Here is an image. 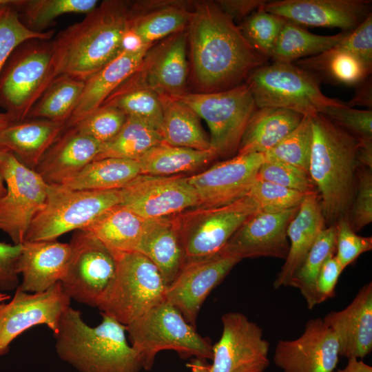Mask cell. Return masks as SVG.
<instances>
[{
  "label": "cell",
  "instance_id": "c3c4849f",
  "mask_svg": "<svg viewBox=\"0 0 372 372\" xmlns=\"http://www.w3.org/2000/svg\"><path fill=\"white\" fill-rule=\"evenodd\" d=\"M257 178L304 194L317 191L309 175L291 165L265 156Z\"/></svg>",
  "mask_w": 372,
  "mask_h": 372
},
{
  "label": "cell",
  "instance_id": "5b68a950",
  "mask_svg": "<svg viewBox=\"0 0 372 372\" xmlns=\"http://www.w3.org/2000/svg\"><path fill=\"white\" fill-rule=\"evenodd\" d=\"M126 329L145 371L152 369L156 355L163 350L174 351L181 359L212 358L209 338L202 337L166 300L126 325Z\"/></svg>",
  "mask_w": 372,
  "mask_h": 372
},
{
  "label": "cell",
  "instance_id": "3957f363",
  "mask_svg": "<svg viewBox=\"0 0 372 372\" xmlns=\"http://www.w3.org/2000/svg\"><path fill=\"white\" fill-rule=\"evenodd\" d=\"M309 176L320 197L326 226L347 217L355 197L358 138L322 114L311 116Z\"/></svg>",
  "mask_w": 372,
  "mask_h": 372
},
{
  "label": "cell",
  "instance_id": "9a60e30c",
  "mask_svg": "<svg viewBox=\"0 0 372 372\" xmlns=\"http://www.w3.org/2000/svg\"><path fill=\"white\" fill-rule=\"evenodd\" d=\"M223 331L212 345L209 372H264L269 364L268 341L262 329L243 313L221 317Z\"/></svg>",
  "mask_w": 372,
  "mask_h": 372
},
{
  "label": "cell",
  "instance_id": "b9f144b4",
  "mask_svg": "<svg viewBox=\"0 0 372 372\" xmlns=\"http://www.w3.org/2000/svg\"><path fill=\"white\" fill-rule=\"evenodd\" d=\"M98 4L96 0H16L14 6L22 14L25 25L34 31L43 32L61 15L86 14Z\"/></svg>",
  "mask_w": 372,
  "mask_h": 372
},
{
  "label": "cell",
  "instance_id": "44dd1931",
  "mask_svg": "<svg viewBox=\"0 0 372 372\" xmlns=\"http://www.w3.org/2000/svg\"><path fill=\"white\" fill-rule=\"evenodd\" d=\"M339 358L335 335L318 318L307 321L298 338L279 340L273 360L282 372H333Z\"/></svg>",
  "mask_w": 372,
  "mask_h": 372
},
{
  "label": "cell",
  "instance_id": "ac0fdd59",
  "mask_svg": "<svg viewBox=\"0 0 372 372\" xmlns=\"http://www.w3.org/2000/svg\"><path fill=\"white\" fill-rule=\"evenodd\" d=\"M298 207L276 212H254L219 252L240 260L260 257L285 260L289 250L287 230Z\"/></svg>",
  "mask_w": 372,
  "mask_h": 372
},
{
  "label": "cell",
  "instance_id": "d590c367",
  "mask_svg": "<svg viewBox=\"0 0 372 372\" xmlns=\"http://www.w3.org/2000/svg\"><path fill=\"white\" fill-rule=\"evenodd\" d=\"M140 174L138 161L105 158L92 161L61 185L74 190L120 189Z\"/></svg>",
  "mask_w": 372,
  "mask_h": 372
},
{
  "label": "cell",
  "instance_id": "db71d44e",
  "mask_svg": "<svg viewBox=\"0 0 372 372\" xmlns=\"http://www.w3.org/2000/svg\"><path fill=\"white\" fill-rule=\"evenodd\" d=\"M22 244H8L0 242V291L16 289L19 285L17 264Z\"/></svg>",
  "mask_w": 372,
  "mask_h": 372
},
{
  "label": "cell",
  "instance_id": "52a82bcc",
  "mask_svg": "<svg viewBox=\"0 0 372 372\" xmlns=\"http://www.w3.org/2000/svg\"><path fill=\"white\" fill-rule=\"evenodd\" d=\"M115 257L114 278L97 308L126 326L165 301L166 286L156 265L141 253Z\"/></svg>",
  "mask_w": 372,
  "mask_h": 372
},
{
  "label": "cell",
  "instance_id": "6125c7cd",
  "mask_svg": "<svg viewBox=\"0 0 372 372\" xmlns=\"http://www.w3.org/2000/svg\"><path fill=\"white\" fill-rule=\"evenodd\" d=\"M190 368V372H209V364L207 360L192 358L188 364Z\"/></svg>",
  "mask_w": 372,
  "mask_h": 372
},
{
  "label": "cell",
  "instance_id": "11a10c76",
  "mask_svg": "<svg viewBox=\"0 0 372 372\" xmlns=\"http://www.w3.org/2000/svg\"><path fill=\"white\" fill-rule=\"evenodd\" d=\"M343 270L335 256L329 258L324 262L314 285L316 305L335 296V287Z\"/></svg>",
  "mask_w": 372,
  "mask_h": 372
},
{
  "label": "cell",
  "instance_id": "be15d7a7",
  "mask_svg": "<svg viewBox=\"0 0 372 372\" xmlns=\"http://www.w3.org/2000/svg\"><path fill=\"white\" fill-rule=\"evenodd\" d=\"M8 151L6 149H0V198L4 196L6 192V185L1 174V165L5 154Z\"/></svg>",
  "mask_w": 372,
  "mask_h": 372
},
{
  "label": "cell",
  "instance_id": "8d00e7d4",
  "mask_svg": "<svg viewBox=\"0 0 372 372\" xmlns=\"http://www.w3.org/2000/svg\"><path fill=\"white\" fill-rule=\"evenodd\" d=\"M349 32L324 36L313 34L287 21L269 55L273 62L293 63L322 53L338 44Z\"/></svg>",
  "mask_w": 372,
  "mask_h": 372
},
{
  "label": "cell",
  "instance_id": "ba28073f",
  "mask_svg": "<svg viewBox=\"0 0 372 372\" xmlns=\"http://www.w3.org/2000/svg\"><path fill=\"white\" fill-rule=\"evenodd\" d=\"M52 40L28 41L12 53L0 73V106L11 123L27 119L53 81Z\"/></svg>",
  "mask_w": 372,
  "mask_h": 372
},
{
  "label": "cell",
  "instance_id": "cb8c5ba5",
  "mask_svg": "<svg viewBox=\"0 0 372 372\" xmlns=\"http://www.w3.org/2000/svg\"><path fill=\"white\" fill-rule=\"evenodd\" d=\"M101 143L74 127L65 128L34 170L48 185H61L95 159Z\"/></svg>",
  "mask_w": 372,
  "mask_h": 372
},
{
  "label": "cell",
  "instance_id": "7c38bea8",
  "mask_svg": "<svg viewBox=\"0 0 372 372\" xmlns=\"http://www.w3.org/2000/svg\"><path fill=\"white\" fill-rule=\"evenodd\" d=\"M70 256L62 288L70 300L98 307L113 280L116 259L92 233L76 230L69 242Z\"/></svg>",
  "mask_w": 372,
  "mask_h": 372
},
{
  "label": "cell",
  "instance_id": "91938a15",
  "mask_svg": "<svg viewBox=\"0 0 372 372\" xmlns=\"http://www.w3.org/2000/svg\"><path fill=\"white\" fill-rule=\"evenodd\" d=\"M145 45H145L140 37L128 28L123 38V50L137 51Z\"/></svg>",
  "mask_w": 372,
  "mask_h": 372
},
{
  "label": "cell",
  "instance_id": "74e56055",
  "mask_svg": "<svg viewBox=\"0 0 372 372\" xmlns=\"http://www.w3.org/2000/svg\"><path fill=\"white\" fill-rule=\"evenodd\" d=\"M162 142L161 135L157 130L136 118L127 116L118 133L101 144L100 152L94 161L105 158L138 161Z\"/></svg>",
  "mask_w": 372,
  "mask_h": 372
},
{
  "label": "cell",
  "instance_id": "4fadbf2b",
  "mask_svg": "<svg viewBox=\"0 0 372 372\" xmlns=\"http://www.w3.org/2000/svg\"><path fill=\"white\" fill-rule=\"evenodd\" d=\"M1 174L6 192L0 198V230L8 235L13 244L20 245L45 205L48 184L10 151L1 163Z\"/></svg>",
  "mask_w": 372,
  "mask_h": 372
},
{
  "label": "cell",
  "instance_id": "83f0119b",
  "mask_svg": "<svg viewBox=\"0 0 372 372\" xmlns=\"http://www.w3.org/2000/svg\"><path fill=\"white\" fill-rule=\"evenodd\" d=\"M136 251L156 265L166 287L170 285L185 264L176 216L147 220Z\"/></svg>",
  "mask_w": 372,
  "mask_h": 372
},
{
  "label": "cell",
  "instance_id": "d4e9b609",
  "mask_svg": "<svg viewBox=\"0 0 372 372\" xmlns=\"http://www.w3.org/2000/svg\"><path fill=\"white\" fill-rule=\"evenodd\" d=\"M70 247L56 240L24 241L17 264L25 291H44L61 282L66 273Z\"/></svg>",
  "mask_w": 372,
  "mask_h": 372
},
{
  "label": "cell",
  "instance_id": "680465c9",
  "mask_svg": "<svg viewBox=\"0 0 372 372\" xmlns=\"http://www.w3.org/2000/svg\"><path fill=\"white\" fill-rule=\"evenodd\" d=\"M357 138L358 140L357 160L359 167L372 169V139Z\"/></svg>",
  "mask_w": 372,
  "mask_h": 372
},
{
  "label": "cell",
  "instance_id": "816d5d0a",
  "mask_svg": "<svg viewBox=\"0 0 372 372\" xmlns=\"http://www.w3.org/2000/svg\"><path fill=\"white\" fill-rule=\"evenodd\" d=\"M335 258L343 269L353 262L362 254L372 249V237L356 234L351 227L347 217H342L335 223Z\"/></svg>",
  "mask_w": 372,
  "mask_h": 372
},
{
  "label": "cell",
  "instance_id": "4316f807",
  "mask_svg": "<svg viewBox=\"0 0 372 372\" xmlns=\"http://www.w3.org/2000/svg\"><path fill=\"white\" fill-rule=\"evenodd\" d=\"M153 45L137 51L123 50L97 72L85 81L78 103L65 128L74 126L99 108L107 97L138 68Z\"/></svg>",
  "mask_w": 372,
  "mask_h": 372
},
{
  "label": "cell",
  "instance_id": "484cf974",
  "mask_svg": "<svg viewBox=\"0 0 372 372\" xmlns=\"http://www.w3.org/2000/svg\"><path fill=\"white\" fill-rule=\"evenodd\" d=\"M327 227L318 192L307 194L290 222L287 234L289 250L273 281L275 289L288 287L320 233Z\"/></svg>",
  "mask_w": 372,
  "mask_h": 372
},
{
  "label": "cell",
  "instance_id": "e575fe53",
  "mask_svg": "<svg viewBox=\"0 0 372 372\" xmlns=\"http://www.w3.org/2000/svg\"><path fill=\"white\" fill-rule=\"evenodd\" d=\"M216 158L218 156L213 149L198 150L162 142L138 161L141 174L171 176L197 171Z\"/></svg>",
  "mask_w": 372,
  "mask_h": 372
},
{
  "label": "cell",
  "instance_id": "277c9868",
  "mask_svg": "<svg viewBox=\"0 0 372 372\" xmlns=\"http://www.w3.org/2000/svg\"><path fill=\"white\" fill-rule=\"evenodd\" d=\"M101 322L92 327L81 313L69 307L53 333L56 353L79 372H139V355L128 344L126 326L101 313Z\"/></svg>",
  "mask_w": 372,
  "mask_h": 372
},
{
  "label": "cell",
  "instance_id": "ee69618b",
  "mask_svg": "<svg viewBox=\"0 0 372 372\" xmlns=\"http://www.w3.org/2000/svg\"><path fill=\"white\" fill-rule=\"evenodd\" d=\"M313 141L311 116H304L299 125L265 156L291 165L309 175V163Z\"/></svg>",
  "mask_w": 372,
  "mask_h": 372
},
{
  "label": "cell",
  "instance_id": "6f0895ef",
  "mask_svg": "<svg viewBox=\"0 0 372 372\" xmlns=\"http://www.w3.org/2000/svg\"><path fill=\"white\" fill-rule=\"evenodd\" d=\"M372 86L371 79L367 77L356 85L355 92L352 99L346 102L345 105L349 107L355 105H364L371 108L372 107Z\"/></svg>",
  "mask_w": 372,
  "mask_h": 372
},
{
  "label": "cell",
  "instance_id": "03108f58",
  "mask_svg": "<svg viewBox=\"0 0 372 372\" xmlns=\"http://www.w3.org/2000/svg\"><path fill=\"white\" fill-rule=\"evenodd\" d=\"M10 299V296L5 292H0V303L8 301Z\"/></svg>",
  "mask_w": 372,
  "mask_h": 372
},
{
  "label": "cell",
  "instance_id": "836d02e7",
  "mask_svg": "<svg viewBox=\"0 0 372 372\" xmlns=\"http://www.w3.org/2000/svg\"><path fill=\"white\" fill-rule=\"evenodd\" d=\"M296 65L312 73L320 81L347 86L357 85L367 77L371 68L351 52L336 45L317 55L296 61Z\"/></svg>",
  "mask_w": 372,
  "mask_h": 372
},
{
  "label": "cell",
  "instance_id": "7402d4cb",
  "mask_svg": "<svg viewBox=\"0 0 372 372\" xmlns=\"http://www.w3.org/2000/svg\"><path fill=\"white\" fill-rule=\"evenodd\" d=\"M371 0H278L263 8L300 25L351 32L371 13Z\"/></svg>",
  "mask_w": 372,
  "mask_h": 372
},
{
  "label": "cell",
  "instance_id": "8fae6325",
  "mask_svg": "<svg viewBox=\"0 0 372 372\" xmlns=\"http://www.w3.org/2000/svg\"><path fill=\"white\" fill-rule=\"evenodd\" d=\"M257 205L248 196L216 207H195L176 215L185 262L218 254Z\"/></svg>",
  "mask_w": 372,
  "mask_h": 372
},
{
  "label": "cell",
  "instance_id": "681fc988",
  "mask_svg": "<svg viewBox=\"0 0 372 372\" xmlns=\"http://www.w3.org/2000/svg\"><path fill=\"white\" fill-rule=\"evenodd\" d=\"M321 114L356 138L372 139L371 110H357L341 102L327 107Z\"/></svg>",
  "mask_w": 372,
  "mask_h": 372
},
{
  "label": "cell",
  "instance_id": "e7e4bbea",
  "mask_svg": "<svg viewBox=\"0 0 372 372\" xmlns=\"http://www.w3.org/2000/svg\"><path fill=\"white\" fill-rule=\"evenodd\" d=\"M11 123L9 117L5 112H0V131L7 127Z\"/></svg>",
  "mask_w": 372,
  "mask_h": 372
},
{
  "label": "cell",
  "instance_id": "5bb4252c",
  "mask_svg": "<svg viewBox=\"0 0 372 372\" xmlns=\"http://www.w3.org/2000/svg\"><path fill=\"white\" fill-rule=\"evenodd\" d=\"M70 300L61 282L38 293L25 291L19 285L12 298L0 303V356L8 353L11 343L34 326L45 325L56 333Z\"/></svg>",
  "mask_w": 372,
  "mask_h": 372
},
{
  "label": "cell",
  "instance_id": "2e32d148",
  "mask_svg": "<svg viewBox=\"0 0 372 372\" xmlns=\"http://www.w3.org/2000/svg\"><path fill=\"white\" fill-rule=\"evenodd\" d=\"M120 205L145 220L178 215L198 207L196 194L184 175L140 174L118 189Z\"/></svg>",
  "mask_w": 372,
  "mask_h": 372
},
{
  "label": "cell",
  "instance_id": "60d3db41",
  "mask_svg": "<svg viewBox=\"0 0 372 372\" xmlns=\"http://www.w3.org/2000/svg\"><path fill=\"white\" fill-rule=\"evenodd\" d=\"M102 105L114 106L127 117L136 118L158 132L161 130L163 120L161 101L159 95L150 89L119 85Z\"/></svg>",
  "mask_w": 372,
  "mask_h": 372
},
{
  "label": "cell",
  "instance_id": "f5cc1de1",
  "mask_svg": "<svg viewBox=\"0 0 372 372\" xmlns=\"http://www.w3.org/2000/svg\"><path fill=\"white\" fill-rule=\"evenodd\" d=\"M337 47L348 51L372 66V14L357 28L349 32Z\"/></svg>",
  "mask_w": 372,
  "mask_h": 372
},
{
  "label": "cell",
  "instance_id": "7a4b0ae2",
  "mask_svg": "<svg viewBox=\"0 0 372 372\" xmlns=\"http://www.w3.org/2000/svg\"><path fill=\"white\" fill-rule=\"evenodd\" d=\"M130 3L103 1L79 22L52 40L53 81L66 75L86 81L122 51L129 28Z\"/></svg>",
  "mask_w": 372,
  "mask_h": 372
},
{
  "label": "cell",
  "instance_id": "603a6c76",
  "mask_svg": "<svg viewBox=\"0 0 372 372\" xmlns=\"http://www.w3.org/2000/svg\"><path fill=\"white\" fill-rule=\"evenodd\" d=\"M322 320L335 335L340 357L362 360L372 351V282L363 285L346 308Z\"/></svg>",
  "mask_w": 372,
  "mask_h": 372
},
{
  "label": "cell",
  "instance_id": "bcb514c9",
  "mask_svg": "<svg viewBox=\"0 0 372 372\" xmlns=\"http://www.w3.org/2000/svg\"><path fill=\"white\" fill-rule=\"evenodd\" d=\"M307 194L256 178L247 196L259 210L276 212L299 207Z\"/></svg>",
  "mask_w": 372,
  "mask_h": 372
},
{
  "label": "cell",
  "instance_id": "9f6ffc18",
  "mask_svg": "<svg viewBox=\"0 0 372 372\" xmlns=\"http://www.w3.org/2000/svg\"><path fill=\"white\" fill-rule=\"evenodd\" d=\"M267 1L264 0H220L216 3L236 23V21H240L263 7Z\"/></svg>",
  "mask_w": 372,
  "mask_h": 372
},
{
  "label": "cell",
  "instance_id": "ffe728a7",
  "mask_svg": "<svg viewBox=\"0 0 372 372\" xmlns=\"http://www.w3.org/2000/svg\"><path fill=\"white\" fill-rule=\"evenodd\" d=\"M187 38V34L181 32L152 46L138 68L121 85L150 89L172 97L186 92Z\"/></svg>",
  "mask_w": 372,
  "mask_h": 372
},
{
  "label": "cell",
  "instance_id": "ab89813d",
  "mask_svg": "<svg viewBox=\"0 0 372 372\" xmlns=\"http://www.w3.org/2000/svg\"><path fill=\"white\" fill-rule=\"evenodd\" d=\"M335 251L336 228L333 225L325 227L320 233L299 270L288 285V287L299 289L309 309L316 305L314 285L318 274L324 262L335 256Z\"/></svg>",
  "mask_w": 372,
  "mask_h": 372
},
{
  "label": "cell",
  "instance_id": "8992f818",
  "mask_svg": "<svg viewBox=\"0 0 372 372\" xmlns=\"http://www.w3.org/2000/svg\"><path fill=\"white\" fill-rule=\"evenodd\" d=\"M245 83L258 108H283L313 116L327 107L342 102L324 95L320 81L294 63L262 65L249 74Z\"/></svg>",
  "mask_w": 372,
  "mask_h": 372
},
{
  "label": "cell",
  "instance_id": "f35d334b",
  "mask_svg": "<svg viewBox=\"0 0 372 372\" xmlns=\"http://www.w3.org/2000/svg\"><path fill=\"white\" fill-rule=\"evenodd\" d=\"M85 81L62 75L56 78L30 110L28 118L66 123L83 92Z\"/></svg>",
  "mask_w": 372,
  "mask_h": 372
},
{
  "label": "cell",
  "instance_id": "003e7915",
  "mask_svg": "<svg viewBox=\"0 0 372 372\" xmlns=\"http://www.w3.org/2000/svg\"><path fill=\"white\" fill-rule=\"evenodd\" d=\"M0 149H3V148H1V147H0Z\"/></svg>",
  "mask_w": 372,
  "mask_h": 372
},
{
  "label": "cell",
  "instance_id": "7dc6e473",
  "mask_svg": "<svg viewBox=\"0 0 372 372\" xmlns=\"http://www.w3.org/2000/svg\"><path fill=\"white\" fill-rule=\"evenodd\" d=\"M126 120L127 116L121 110L101 105L71 127L104 143L118 133Z\"/></svg>",
  "mask_w": 372,
  "mask_h": 372
},
{
  "label": "cell",
  "instance_id": "6da1fadb",
  "mask_svg": "<svg viewBox=\"0 0 372 372\" xmlns=\"http://www.w3.org/2000/svg\"><path fill=\"white\" fill-rule=\"evenodd\" d=\"M188 27L194 75L204 92L239 85L267 62L216 2L195 3Z\"/></svg>",
  "mask_w": 372,
  "mask_h": 372
},
{
  "label": "cell",
  "instance_id": "9c48e42d",
  "mask_svg": "<svg viewBox=\"0 0 372 372\" xmlns=\"http://www.w3.org/2000/svg\"><path fill=\"white\" fill-rule=\"evenodd\" d=\"M118 204V189L74 190L48 184L45 205L34 218L25 241L56 240L69 231L85 229Z\"/></svg>",
  "mask_w": 372,
  "mask_h": 372
},
{
  "label": "cell",
  "instance_id": "f1b7e54d",
  "mask_svg": "<svg viewBox=\"0 0 372 372\" xmlns=\"http://www.w3.org/2000/svg\"><path fill=\"white\" fill-rule=\"evenodd\" d=\"M130 3L129 29L145 45H152L167 36L183 32L188 26L192 9L177 1Z\"/></svg>",
  "mask_w": 372,
  "mask_h": 372
},
{
  "label": "cell",
  "instance_id": "30bf717a",
  "mask_svg": "<svg viewBox=\"0 0 372 372\" xmlns=\"http://www.w3.org/2000/svg\"><path fill=\"white\" fill-rule=\"evenodd\" d=\"M207 124L210 143L218 157L236 155L245 130L257 107L245 83L211 92L187 93L174 97Z\"/></svg>",
  "mask_w": 372,
  "mask_h": 372
},
{
  "label": "cell",
  "instance_id": "7bdbcfd3",
  "mask_svg": "<svg viewBox=\"0 0 372 372\" xmlns=\"http://www.w3.org/2000/svg\"><path fill=\"white\" fill-rule=\"evenodd\" d=\"M16 0L0 4V73L8 58L22 43L30 40H51L54 30L37 32L30 29L21 19L14 6Z\"/></svg>",
  "mask_w": 372,
  "mask_h": 372
},
{
  "label": "cell",
  "instance_id": "1f68e13d",
  "mask_svg": "<svg viewBox=\"0 0 372 372\" xmlns=\"http://www.w3.org/2000/svg\"><path fill=\"white\" fill-rule=\"evenodd\" d=\"M147 220L118 204L107 209L86 229L115 256L136 251Z\"/></svg>",
  "mask_w": 372,
  "mask_h": 372
},
{
  "label": "cell",
  "instance_id": "d6986e66",
  "mask_svg": "<svg viewBox=\"0 0 372 372\" xmlns=\"http://www.w3.org/2000/svg\"><path fill=\"white\" fill-rule=\"evenodd\" d=\"M239 258L220 252L205 258L186 262L166 287L165 300L196 328L200 309L210 292L238 264Z\"/></svg>",
  "mask_w": 372,
  "mask_h": 372
},
{
  "label": "cell",
  "instance_id": "f907efd6",
  "mask_svg": "<svg viewBox=\"0 0 372 372\" xmlns=\"http://www.w3.org/2000/svg\"><path fill=\"white\" fill-rule=\"evenodd\" d=\"M348 219L352 229L360 231L372 221V169L360 167L356 191Z\"/></svg>",
  "mask_w": 372,
  "mask_h": 372
},
{
  "label": "cell",
  "instance_id": "f546056e",
  "mask_svg": "<svg viewBox=\"0 0 372 372\" xmlns=\"http://www.w3.org/2000/svg\"><path fill=\"white\" fill-rule=\"evenodd\" d=\"M65 129V124L43 118H28L0 131V147L34 169L41 157Z\"/></svg>",
  "mask_w": 372,
  "mask_h": 372
},
{
  "label": "cell",
  "instance_id": "f6af8a7d",
  "mask_svg": "<svg viewBox=\"0 0 372 372\" xmlns=\"http://www.w3.org/2000/svg\"><path fill=\"white\" fill-rule=\"evenodd\" d=\"M263 7L245 18L238 27L250 45L258 53L269 59L287 20L266 11Z\"/></svg>",
  "mask_w": 372,
  "mask_h": 372
},
{
  "label": "cell",
  "instance_id": "94428289",
  "mask_svg": "<svg viewBox=\"0 0 372 372\" xmlns=\"http://www.w3.org/2000/svg\"><path fill=\"white\" fill-rule=\"evenodd\" d=\"M333 372H372V367L362 360L351 358L344 368L335 369Z\"/></svg>",
  "mask_w": 372,
  "mask_h": 372
},
{
  "label": "cell",
  "instance_id": "d6a6232c",
  "mask_svg": "<svg viewBox=\"0 0 372 372\" xmlns=\"http://www.w3.org/2000/svg\"><path fill=\"white\" fill-rule=\"evenodd\" d=\"M163 120L159 131L163 142L172 146L198 150L212 149L200 118L184 103L167 95H159Z\"/></svg>",
  "mask_w": 372,
  "mask_h": 372
},
{
  "label": "cell",
  "instance_id": "4dcf8cb0",
  "mask_svg": "<svg viewBox=\"0 0 372 372\" xmlns=\"http://www.w3.org/2000/svg\"><path fill=\"white\" fill-rule=\"evenodd\" d=\"M303 117L287 109L257 107L245 130L236 155L265 154L293 131Z\"/></svg>",
  "mask_w": 372,
  "mask_h": 372
},
{
  "label": "cell",
  "instance_id": "e0dca14e",
  "mask_svg": "<svg viewBox=\"0 0 372 372\" xmlns=\"http://www.w3.org/2000/svg\"><path fill=\"white\" fill-rule=\"evenodd\" d=\"M265 161L262 153L236 155L187 176L197 198V207H216L247 196Z\"/></svg>",
  "mask_w": 372,
  "mask_h": 372
}]
</instances>
